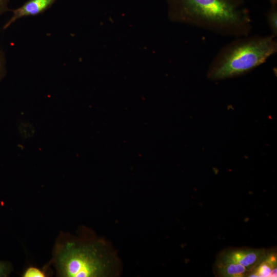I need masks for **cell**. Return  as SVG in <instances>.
I'll list each match as a JSON object with an SVG mask.
<instances>
[{
	"label": "cell",
	"instance_id": "cell-3",
	"mask_svg": "<svg viewBox=\"0 0 277 277\" xmlns=\"http://www.w3.org/2000/svg\"><path fill=\"white\" fill-rule=\"evenodd\" d=\"M54 263L58 276L64 277L105 276L110 267L109 259L97 243H58Z\"/></svg>",
	"mask_w": 277,
	"mask_h": 277
},
{
	"label": "cell",
	"instance_id": "cell-13",
	"mask_svg": "<svg viewBox=\"0 0 277 277\" xmlns=\"http://www.w3.org/2000/svg\"><path fill=\"white\" fill-rule=\"evenodd\" d=\"M271 5H277V0H269Z\"/></svg>",
	"mask_w": 277,
	"mask_h": 277
},
{
	"label": "cell",
	"instance_id": "cell-4",
	"mask_svg": "<svg viewBox=\"0 0 277 277\" xmlns=\"http://www.w3.org/2000/svg\"><path fill=\"white\" fill-rule=\"evenodd\" d=\"M263 249L249 248H229L220 256L239 263L252 271L268 255Z\"/></svg>",
	"mask_w": 277,
	"mask_h": 277
},
{
	"label": "cell",
	"instance_id": "cell-8",
	"mask_svg": "<svg viewBox=\"0 0 277 277\" xmlns=\"http://www.w3.org/2000/svg\"><path fill=\"white\" fill-rule=\"evenodd\" d=\"M267 24L271 31L272 34L277 36V5H271L270 9L266 14Z\"/></svg>",
	"mask_w": 277,
	"mask_h": 277
},
{
	"label": "cell",
	"instance_id": "cell-2",
	"mask_svg": "<svg viewBox=\"0 0 277 277\" xmlns=\"http://www.w3.org/2000/svg\"><path fill=\"white\" fill-rule=\"evenodd\" d=\"M275 36H244L223 47L208 68L213 81L233 78L249 72L277 52Z\"/></svg>",
	"mask_w": 277,
	"mask_h": 277
},
{
	"label": "cell",
	"instance_id": "cell-7",
	"mask_svg": "<svg viewBox=\"0 0 277 277\" xmlns=\"http://www.w3.org/2000/svg\"><path fill=\"white\" fill-rule=\"evenodd\" d=\"M276 256L274 254H268L253 270V273L250 276H274L276 274Z\"/></svg>",
	"mask_w": 277,
	"mask_h": 277
},
{
	"label": "cell",
	"instance_id": "cell-12",
	"mask_svg": "<svg viewBox=\"0 0 277 277\" xmlns=\"http://www.w3.org/2000/svg\"><path fill=\"white\" fill-rule=\"evenodd\" d=\"M9 3L10 0H0V15L10 11Z\"/></svg>",
	"mask_w": 277,
	"mask_h": 277
},
{
	"label": "cell",
	"instance_id": "cell-14",
	"mask_svg": "<svg viewBox=\"0 0 277 277\" xmlns=\"http://www.w3.org/2000/svg\"><path fill=\"white\" fill-rule=\"evenodd\" d=\"M234 2H236L240 3H244V0H232Z\"/></svg>",
	"mask_w": 277,
	"mask_h": 277
},
{
	"label": "cell",
	"instance_id": "cell-5",
	"mask_svg": "<svg viewBox=\"0 0 277 277\" xmlns=\"http://www.w3.org/2000/svg\"><path fill=\"white\" fill-rule=\"evenodd\" d=\"M57 0H27L17 8L11 9L12 15L3 27V30L9 28L18 19L27 16H34L44 13L49 9Z\"/></svg>",
	"mask_w": 277,
	"mask_h": 277
},
{
	"label": "cell",
	"instance_id": "cell-1",
	"mask_svg": "<svg viewBox=\"0 0 277 277\" xmlns=\"http://www.w3.org/2000/svg\"><path fill=\"white\" fill-rule=\"evenodd\" d=\"M172 22L203 28L222 35H248L252 21L244 3L232 0H166Z\"/></svg>",
	"mask_w": 277,
	"mask_h": 277
},
{
	"label": "cell",
	"instance_id": "cell-10",
	"mask_svg": "<svg viewBox=\"0 0 277 277\" xmlns=\"http://www.w3.org/2000/svg\"><path fill=\"white\" fill-rule=\"evenodd\" d=\"M7 61L5 52L0 49V82L7 73Z\"/></svg>",
	"mask_w": 277,
	"mask_h": 277
},
{
	"label": "cell",
	"instance_id": "cell-11",
	"mask_svg": "<svg viewBox=\"0 0 277 277\" xmlns=\"http://www.w3.org/2000/svg\"><path fill=\"white\" fill-rule=\"evenodd\" d=\"M12 271V266L9 262L0 261V277L8 276Z\"/></svg>",
	"mask_w": 277,
	"mask_h": 277
},
{
	"label": "cell",
	"instance_id": "cell-9",
	"mask_svg": "<svg viewBox=\"0 0 277 277\" xmlns=\"http://www.w3.org/2000/svg\"><path fill=\"white\" fill-rule=\"evenodd\" d=\"M47 276L46 270L33 266L27 268L22 274L23 277H45Z\"/></svg>",
	"mask_w": 277,
	"mask_h": 277
},
{
	"label": "cell",
	"instance_id": "cell-6",
	"mask_svg": "<svg viewBox=\"0 0 277 277\" xmlns=\"http://www.w3.org/2000/svg\"><path fill=\"white\" fill-rule=\"evenodd\" d=\"M216 274L220 276H246L251 271L243 265L219 255L215 265Z\"/></svg>",
	"mask_w": 277,
	"mask_h": 277
}]
</instances>
